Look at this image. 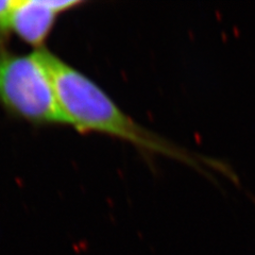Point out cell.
I'll list each match as a JSON object with an SVG mask.
<instances>
[{"label": "cell", "instance_id": "cell-1", "mask_svg": "<svg viewBox=\"0 0 255 255\" xmlns=\"http://www.w3.org/2000/svg\"><path fill=\"white\" fill-rule=\"evenodd\" d=\"M36 51L51 79L64 125L84 133L108 134L142 150L197 165L196 159L186 151L171 145L128 117L105 91L81 71L45 47Z\"/></svg>", "mask_w": 255, "mask_h": 255}, {"label": "cell", "instance_id": "cell-3", "mask_svg": "<svg viewBox=\"0 0 255 255\" xmlns=\"http://www.w3.org/2000/svg\"><path fill=\"white\" fill-rule=\"evenodd\" d=\"M60 13L50 0H15L12 13V34L23 43L42 49Z\"/></svg>", "mask_w": 255, "mask_h": 255}, {"label": "cell", "instance_id": "cell-2", "mask_svg": "<svg viewBox=\"0 0 255 255\" xmlns=\"http://www.w3.org/2000/svg\"><path fill=\"white\" fill-rule=\"evenodd\" d=\"M0 107L35 127L64 125L51 79L36 50L17 53L0 46Z\"/></svg>", "mask_w": 255, "mask_h": 255}, {"label": "cell", "instance_id": "cell-4", "mask_svg": "<svg viewBox=\"0 0 255 255\" xmlns=\"http://www.w3.org/2000/svg\"><path fill=\"white\" fill-rule=\"evenodd\" d=\"M15 0H0V46H7L12 35V13Z\"/></svg>", "mask_w": 255, "mask_h": 255}]
</instances>
